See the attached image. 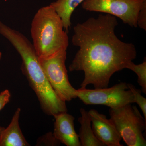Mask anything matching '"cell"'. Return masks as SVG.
Listing matches in <instances>:
<instances>
[{"mask_svg": "<svg viewBox=\"0 0 146 146\" xmlns=\"http://www.w3.org/2000/svg\"><path fill=\"white\" fill-rule=\"evenodd\" d=\"M4 128L1 127H0V134H1V132L2 131L3 129Z\"/></svg>", "mask_w": 146, "mask_h": 146, "instance_id": "e0dca14e", "label": "cell"}, {"mask_svg": "<svg viewBox=\"0 0 146 146\" xmlns=\"http://www.w3.org/2000/svg\"><path fill=\"white\" fill-rule=\"evenodd\" d=\"M146 3V0H84L82 7L87 11L117 17L125 24L136 28L138 13Z\"/></svg>", "mask_w": 146, "mask_h": 146, "instance_id": "52a82bcc", "label": "cell"}, {"mask_svg": "<svg viewBox=\"0 0 146 146\" xmlns=\"http://www.w3.org/2000/svg\"><path fill=\"white\" fill-rule=\"evenodd\" d=\"M4 37L16 49L22 59V70L36 94L42 109L53 116L67 112L66 102L60 99L48 81L33 45L23 35L10 28Z\"/></svg>", "mask_w": 146, "mask_h": 146, "instance_id": "7a4b0ae2", "label": "cell"}, {"mask_svg": "<svg viewBox=\"0 0 146 146\" xmlns=\"http://www.w3.org/2000/svg\"><path fill=\"white\" fill-rule=\"evenodd\" d=\"M76 95L86 105H102L115 108L134 103L133 94L125 82L110 88L76 89Z\"/></svg>", "mask_w": 146, "mask_h": 146, "instance_id": "8992f818", "label": "cell"}, {"mask_svg": "<svg viewBox=\"0 0 146 146\" xmlns=\"http://www.w3.org/2000/svg\"><path fill=\"white\" fill-rule=\"evenodd\" d=\"M67 50L49 57L39 58V62L48 81L58 96L65 102L77 98L76 90L71 85L65 66Z\"/></svg>", "mask_w": 146, "mask_h": 146, "instance_id": "5b68a950", "label": "cell"}, {"mask_svg": "<svg viewBox=\"0 0 146 146\" xmlns=\"http://www.w3.org/2000/svg\"><path fill=\"white\" fill-rule=\"evenodd\" d=\"M31 33L33 45L39 58L49 57L67 50L68 33L60 17L50 5L40 8L35 15Z\"/></svg>", "mask_w": 146, "mask_h": 146, "instance_id": "3957f363", "label": "cell"}, {"mask_svg": "<svg viewBox=\"0 0 146 146\" xmlns=\"http://www.w3.org/2000/svg\"><path fill=\"white\" fill-rule=\"evenodd\" d=\"M137 27L146 31V3L141 8L138 13L137 20Z\"/></svg>", "mask_w": 146, "mask_h": 146, "instance_id": "9a60e30c", "label": "cell"}, {"mask_svg": "<svg viewBox=\"0 0 146 146\" xmlns=\"http://www.w3.org/2000/svg\"><path fill=\"white\" fill-rule=\"evenodd\" d=\"M80 113L81 117L78 120L80 127L78 135L81 146H105L94 134L88 112L82 108Z\"/></svg>", "mask_w": 146, "mask_h": 146, "instance_id": "8fae6325", "label": "cell"}, {"mask_svg": "<svg viewBox=\"0 0 146 146\" xmlns=\"http://www.w3.org/2000/svg\"><path fill=\"white\" fill-rule=\"evenodd\" d=\"M2 57V53L0 51V60H1V58Z\"/></svg>", "mask_w": 146, "mask_h": 146, "instance_id": "ac0fdd59", "label": "cell"}, {"mask_svg": "<svg viewBox=\"0 0 146 146\" xmlns=\"http://www.w3.org/2000/svg\"><path fill=\"white\" fill-rule=\"evenodd\" d=\"M21 109L17 108L11 121L6 128H3L0 134V146H29L23 135L19 120Z\"/></svg>", "mask_w": 146, "mask_h": 146, "instance_id": "30bf717a", "label": "cell"}, {"mask_svg": "<svg viewBox=\"0 0 146 146\" xmlns=\"http://www.w3.org/2000/svg\"><path fill=\"white\" fill-rule=\"evenodd\" d=\"M11 97L10 92L6 89L0 94V111L9 101Z\"/></svg>", "mask_w": 146, "mask_h": 146, "instance_id": "2e32d148", "label": "cell"}, {"mask_svg": "<svg viewBox=\"0 0 146 146\" xmlns=\"http://www.w3.org/2000/svg\"><path fill=\"white\" fill-rule=\"evenodd\" d=\"M129 69L136 73L138 76V83L141 87V91L146 94V58L145 57L143 63L136 65L133 61L130 62L127 66Z\"/></svg>", "mask_w": 146, "mask_h": 146, "instance_id": "4fadbf2b", "label": "cell"}, {"mask_svg": "<svg viewBox=\"0 0 146 146\" xmlns=\"http://www.w3.org/2000/svg\"><path fill=\"white\" fill-rule=\"evenodd\" d=\"M132 104L115 108H110V119L128 146H146L143 132L146 120L138 108Z\"/></svg>", "mask_w": 146, "mask_h": 146, "instance_id": "277c9868", "label": "cell"}, {"mask_svg": "<svg viewBox=\"0 0 146 146\" xmlns=\"http://www.w3.org/2000/svg\"><path fill=\"white\" fill-rule=\"evenodd\" d=\"M118 25L116 17L105 13L74 27L72 42L79 49L69 70L84 73L80 89H85L89 84L95 89L108 87L113 75L126 69L136 59L135 46L123 42L116 35Z\"/></svg>", "mask_w": 146, "mask_h": 146, "instance_id": "6da1fadb", "label": "cell"}, {"mask_svg": "<svg viewBox=\"0 0 146 146\" xmlns=\"http://www.w3.org/2000/svg\"><path fill=\"white\" fill-rule=\"evenodd\" d=\"M55 119L54 136L67 146H81L78 135L74 127L75 118L67 112L53 116Z\"/></svg>", "mask_w": 146, "mask_h": 146, "instance_id": "9c48e42d", "label": "cell"}, {"mask_svg": "<svg viewBox=\"0 0 146 146\" xmlns=\"http://www.w3.org/2000/svg\"><path fill=\"white\" fill-rule=\"evenodd\" d=\"M129 89L131 91L134 98V103L138 105L142 110L144 117L146 120V99L141 94V90L131 83H127Z\"/></svg>", "mask_w": 146, "mask_h": 146, "instance_id": "5bb4252c", "label": "cell"}, {"mask_svg": "<svg viewBox=\"0 0 146 146\" xmlns=\"http://www.w3.org/2000/svg\"><path fill=\"white\" fill-rule=\"evenodd\" d=\"M84 0H56L50 5L60 17L68 33L71 26V18L76 8Z\"/></svg>", "mask_w": 146, "mask_h": 146, "instance_id": "7c38bea8", "label": "cell"}, {"mask_svg": "<svg viewBox=\"0 0 146 146\" xmlns=\"http://www.w3.org/2000/svg\"><path fill=\"white\" fill-rule=\"evenodd\" d=\"M88 113L92 129L98 140L105 146H123L120 143L121 137L111 119L95 109L90 110Z\"/></svg>", "mask_w": 146, "mask_h": 146, "instance_id": "ba28073f", "label": "cell"}]
</instances>
